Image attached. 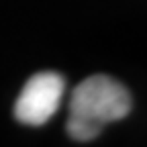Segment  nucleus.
Listing matches in <instances>:
<instances>
[{
    "label": "nucleus",
    "instance_id": "1",
    "mask_svg": "<svg viewBox=\"0 0 147 147\" xmlns=\"http://www.w3.org/2000/svg\"><path fill=\"white\" fill-rule=\"evenodd\" d=\"M131 106V94L121 82L102 74L90 76L74 88L67 135L76 141H92L104 125L125 119Z\"/></svg>",
    "mask_w": 147,
    "mask_h": 147
},
{
    "label": "nucleus",
    "instance_id": "2",
    "mask_svg": "<svg viewBox=\"0 0 147 147\" xmlns=\"http://www.w3.org/2000/svg\"><path fill=\"white\" fill-rule=\"evenodd\" d=\"M65 82L55 71H41L23 86L14 102V117L25 125H45L59 108Z\"/></svg>",
    "mask_w": 147,
    "mask_h": 147
}]
</instances>
